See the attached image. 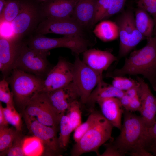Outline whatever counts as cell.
Instances as JSON below:
<instances>
[{"label": "cell", "instance_id": "6da1fadb", "mask_svg": "<svg viewBox=\"0 0 156 156\" xmlns=\"http://www.w3.org/2000/svg\"><path fill=\"white\" fill-rule=\"evenodd\" d=\"M124 119L119 135L110 143L121 156H152L145 149L148 128L141 116L124 109Z\"/></svg>", "mask_w": 156, "mask_h": 156}, {"label": "cell", "instance_id": "7a4b0ae2", "mask_svg": "<svg viewBox=\"0 0 156 156\" xmlns=\"http://www.w3.org/2000/svg\"><path fill=\"white\" fill-rule=\"evenodd\" d=\"M146 45L132 52L122 68L115 70L113 77L141 75L156 91V35L147 39Z\"/></svg>", "mask_w": 156, "mask_h": 156}, {"label": "cell", "instance_id": "3957f363", "mask_svg": "<svg viewBox=\"0 0 156 156\" xmlns=\"http://www.w3.org/2000/svg\"><path fill=\"white\" fill-rule=\"evenodd\" d=\"M6 79L10 85L14 102L23 111L28 103L41 91L43 79L14 68Z\"/></svg>", "mask_w": 156, "mask_h": 156}, {"label": "cell", "instance_id": "277c9868", "mask_svg": "<svg viewBox=\"0 0 156 156\" xmlns=\"http://www.w3.org/2000/svg\"><path fill=\"white\" fill-rule=\"evenodd\" d=\"M113 127L102 114L98 112L93 125L73 146L71 155L79 156L85 153L94 152L99 156L100 147L108 140H113L112 133Z\"/></svg>", "mask_w": 156, "mask_h": 156}, {"label": "cell", "instance_id": "5b68a950", "mask_svg": "<svg viewBox=\"0 0 156 156\" xmlns=\"http://www.w3.org/2000/svg\"><path fill=\"white\" fill-rule=\"evenodd\" d=\"M25 41L29 47L38 51H49L52 49L63 47L68 48L72 52L78 55L83 52L88 46L86 40L78 36L50 38L44 35L33 34Z\"/></svg>", "mask_w": 156, "mask_h": 156}, {"label": "cell", "instance_id": "8992f818", "mask_svg": "<svg viewBox=\"0 0 156 156\" xmlns=\"http://www.w3.org/2000/svg\"><path fill=\"white\" fill-rule=\"evenodd\" d=\"M49 54V51H41L30 48L24 40L14 68L44 79V77H46L52 68L51 67L47 58Z\"/></svg>", "mask_w": 156, "mask_h": 156}, {"label": "cell", "instance_id": "52a82bcc", "mask_svg": "<svg viewBox=\"0 0 156 156\" xmlns=\"http://www.w3.org/2000/svg\"><path fill=\"white\" fill-rule=\"evenodd\" d=\"M44 19L41 7H39L28 2L21 1L19 12L11 23L14 37L23 40L25 37L30 36Z\"/></svg>", "mask_w": 156, "mask_h": 156}, {"label": "cell", "instance_id": "ba28073f", "mask_svg": "<svg viewBox=\"0 0 156 156\" xmlns=\"http://www.w3.org/2000/svg\"><path fill=\"white\" fill-rule=\"evenodd\" d=\"M76 55L73 64V83L81 102L86 104L94 88L103 80L102 75L86 65Z\"/></svg>", "mask_w": 156, "mask_h": 156}, {"label": "cell", "instance_id": "9c48e42d", "mask_svg": "<svg viewBox=\"0 0 156 156\" xmlns=\"http://www.w3.org/2000/svg\"><path fill=\"white\" fill-rule=\"evenodd\" d=\"M119 29L120 57L126 56L145 38L138 29L135 16L131 9L123 12L116 22Z\"/></svg>", "mask_w": 156, "mask_h": 156}, {"label": "cell", "instance_id": "30bf717a", "mask_svg": "<svg viewBox=\"0 0 156 156\" xmlns=\"http://www.w3.org/2000/svg\"><path fill=\"white\" fill-rule=\"evenodd\" d=\"M23 112V114L34 117L42 124L52 127H57L62 115L57 112L42 92L31 99Z\"/></svg>", "mask_w": 156, "mask_h": 156}, {"label": "cell", "instance_id": "8fae6325", "mask_svg": "<svg viewBox=\"0 0 156 156\" xmlns=\"http://www.w3.org/2000/svg\"><path fill=\"white\" fill-rule=\"evenodd\" d=\"M89 30L72 17L57 19L45 18L39 24L34 34L54 33L87 38V32Z\"/></svg>", "mask_w": 156, "mask_h": 156}, {"label": "cell", "instance_id": "7c38bea8", "mask_svg": "<svg viewBox=\"0 0 156 156\" xmlns=\"http://www.w3.org/2000/svg\"><path fill=\"white\" fill-rule=\"evenodd\" d=\"M73 64L61 57L43 80L41 92H47L65 87L73 80Z\"/></svg>", "mask_w": 156, "mask_h": 156}, {"label": "cell", "instance_id": "4fadbf2b", "mask_svg": "<svg viewBox=\"0 0 156 156\" xmlns=\"http://www.w3.org/2000/svg\"><path fill=\"white\" fill-rule=\"evenodd\" d=\"M24 42L15 37H0V70L6 78L14 68Z\"/></svg>", "mask_w": 156, "mask_h": 156}, {"label": "cell", "instance_id": "5bb4252c", "mask_svg": "<svg viewBox=\"0 0 156 156\" xmlns=\"http://www.w3.org/2000/svg\"><path fill=\"white\" fill-rule=\"evenodd\" d=\"M23 117L27 128L34 136L39 139L51 153L57 152L60 148L57 136V127L46 125L34 117L23 114Z\"/></svg>", "mask_w": 156, "mask_h": 156}, {"label": "cell", "instance_id": "9a60e30c", "mask_svg": "<svg viewBox=\"0 0 156 156\" xmlns=\"http://www.w3.org/2000/svg\"><path fill=\"white\" fill-rule=\"evenodd\" d=\"M137 79L139 83L138 92L141 104L140 112L145 124L148 128L156 121V97L142 78L138 77Z\"/></svg>", "mask_w": 156, "mask_h": 156}, {"label": "cell", "instance_id": "2e32d148", "mask_svg": "<svg viewBox=\"0 0 156 156\" xmlns=\"http://www.w3.org/2000/svg\"><path fill=\"white\" fill-rule=\"evenodd\" d=\"M43 92L53 107L62 115L67 110L72 101L79 97L72 82L62 88Z\"/></svg>", "mask_w": 156, "mask_h": 156}, {"label": "cell", "instance_id": "e0dca14e", "mask_svg": "<svg viewBox=\"0 0 156 156\" xmlns=\"http://www.w3.org/2000/svg\"><path fill=\"white\" fill-rule=\"evenodd\" d=\"M79 0H48L41 6L45 19H57L71 17Z\"/></svg>", "mask_w": 156, "mask_h": 156}, {"label": "cell", "instance_id": "ac0fdd59", "mask_svg": "<svg viewBox=\"0 0 156 156\" xmlns=\"http://www.w3.org/2000/svg\"><path fill=\"white\" fill-rule=\"evenodd\" d=\"M83 62L97 73L102 75L117 58L107 51L92 49H87L83 53Z\"/></svg>", "mask_w": 156, "mask_h": 156}, {"label": "cell", "instance_id": "d6986e66", "mask_svg": "<svg viewBox=\"0 0 156 156\" xmlns=\"http://www.w3.org/2000/svg\"><path fill=\"white\" fill-rule=\"evenodd\" d=\"M96 102L99 105L103 116L114 126L119 129L122 124L121 118L124 109L119 98L115 97L100 99Z\"/></svg>", "mask_w": 156, "mask_h": 156}, {"label": "cell", "instance_id": "ffe728a7", "mask_svg": "<svg viewBox=\"0 0 156 156\" xmlns=\"http://www.w3.org/2000/svg\"><path fill=\"white\" fill-rule=\"evenodd\" d=\"M98 0H79L71 17L89 30L94 25L96 5Z\"/></svg>", "mask_w": 156, "mask_h": 156}, {"label": "cell", "instance_id": "44dd1931", "mask_svg": "<svg viewBox=\"0 0 156 156\" xmlns=\"http://www.w3.org/2000/svg\"><path fill=\"white\" fill-rule=\"evenodd\" d=\"M125 93V91L120 90L112 85H107L102 80L92 92L86 103L94 105L98 99L111 97L120 98Z\"/></svg>", "mask_w": 156, "mask_h": 156}, {"label": "cell", "instance_id": "7402d4cb", "mask_svg": "<svg viewBox=\"0 0 156 156\" xmlns=\"http://www.w3.org/2000/svg\"><path fill=\"white\" fill-rule=\"evenodd\" d=\"M135 12V22L138 31L146 39L153 36L155 24L153 18L146 10L139 7H138Z\"/></svg>", "mask_w": 156, "mask_h": 156}, {"label": "cell", "instance_id": "603a6c76", "mask_svg": "<svg viewBox=\"0 0 156 156\" xmlns=\"http://www.w3.org/2000/svg\"><path fill=\"white\" fill-rule=\"evenodd\" d=\"M93 32L98 38L105 42L114 40L119 37L117 24L109 20H103L96 25Z\"/></svg>", "mask_w": 156, "mask_h": 156}, {"label": "cell", "instance_id": "cb8c5ba5", "mask_svg": "<svg viewBox=\"0 0 156 156\" xmlns=\"http://www.w3.org/2000/svg\"><path fill=\"white\" fill-rule=\"evenodd\" d=\"M44 145L39 139L35 136L24 138L23 149L25 156L41 155L44 151Z\"/></svg>", "mask_w": 156, "mask_h": 156}, {"label": "cell", "instance_id": "d4e9b609", "mask_svg": "<svg viewBox=\"0 0 156 156\" xmlns=\"http://www.w3.org/2000/svg\"><path fill=\"white\" fill-rule=\"evenodd\" d=\"M60 133L58 142L60 148H65L68 146L71 133L73 131L70 120L67 115L63 114L60 122Z\"/></svg>", "mask_w": 156, "mask_h": 156}, {"label": "cell", "instance_id": "484cf974", "mask_svg": "<svg viewBox=\"0 0 156 156\" xmlns=\"http://www.w3.org/2000/svg\"><path fill=\"white\" fill-rule=\"evenodd\" d=\"M21 1L7 0L6 5L0 14V23L11 22L18 14L20 9Z\"/></svg>", "mask_w": 156, "mask_h": 156}, {"label": "cell", "instance_id": "4316f807", "mask_svg": "<svg viewBox=\"0 0 156 156\" xmlns=\"http://www.w3.org/2000/svg\"><path fill=\"white\" fill-rule=\"evenodd\" d=\"M18 131L7 126H0V151L3 152L11 146Z\"/></svg>", "mask_w": 156, "mask_h": 156}, {"label": "cell", "instance_id": "83f0119b", "mask_svg": "<svg viewBox=\"0 0 156 156\" xmlns=\"http://www.w3.org/2000/svg\"><path fill=\"white\" fill-rule=\"evenodd\" d=\"M81 103L77 100L72 101L67 109V115L68 117L73 131L81 123Z\"/></svg>", "mask_w": 156, "mask_h": 156}, {"label": "cell", "instance_id": "f1b7e54d", "mask_svg": "<svg viewBox=\"0 0 156 156\" xmlns=\"http://www.w3.org/2000/svg\"><path fill=\"white\" fill-rule=\"evenodd\" d=\"M98 113L97 112L92 113L85 122L81 123L75 129L73 138L75 143L79 141L91 127L95 121Z\"/></svg>", "mask_w": 156, "mask_h": 156}, {"label": "cell", "instance_id": "f546056e", "mask_svg": "<svg viewBox=\"0 0 156 156\" xmlns=\"http://www.w3.org/2000/svg\"><path fill=\"white\" fill-rule=\"evenodd\" d=\"M3 110L8 123L14 127L17 131H21L22 126L21 117L15 108L6 106L3 108Z\"/></svg>", "mask_w": 156, "mask_h": 156}, {"label": "cell", "instance_id": "4dcf8cb0", "mask_svg": "<svg viewBox=\"0 0 156 156\" xmlns=\"http://www.w3.org/2000/svg\"><path fill=\"white\" fill-rule=\"evenodd\" d=\"M113 78L112 85L117 89L124 91L125 92L139 85V83L137 80L130 78L119 76H115Z\"/></svg>", "mask_w": 156, "mask_h": 156}, {"label": "cell", "instance_id": "1f68e13d", "mask_svg": "<svg viewBox=\"0 0 156 156\" xmlns=\"http://www.w3.org/2000/svg\"><path fill=\"white\" fill-rule=\"evenodd\" d=\"M9 84L6 78H4L0 82V101L6 105V106L14 107L13 94L9 87Z\"/></svg>", "mask_w": 156, "mask_h": 156}, {"label": "cell", "instance_id": "d6a6232c", "mask_svg": "<svg viewBox=\"0 0 156 156\" xmlns=\"http://www.w3.org/2000/svg\"><path fill=\"white\" fill-rule=\"evenodd\" d=\"M18 131L10 147L6 151L3 152L8 156H24L25 155L23 149L24 138Z\"/></svg>", "mask_w": 156, "mask_h": 156}, {"label": "cell", "instance_id": "836d02e7", "mask_svg": "<svg viewBox=\"0 0 156 156\" xmlns=\"http://www.w3.org/2000/svg\"><path fill=\"white\" fill-rule=\"evenodd\" d=\"M138 7L144 10L151 15L154 22L153 36L156 35V0H138Z\"/></svg>", "mask_w": 156, "mask_h": 156}, {"label": "cell", "instance_id": "e575fe53", "mask_svg": "<svg viewBox=\"0 0 156 156\" xmlns=\"http://www.w3.org/2000/svg\"><path fill=\"white\" fill-rule=\"evenodd\" d=\"M112 0H98L95 7L94 25L102 19L109 10Z\"/></svg>", "mask_w": 156, "mask_h": 156}, {"label": "cell", "instance_id": "d590c367", "mask_svg": "<svg viewBox=\"0 0 156 156\" xmlns=\"http://www.w3.org/2000/svg\"><path fill=\"white\" fill-rule=\"evenodd\" d=\"M127 0H112L109 8L103 17L102 20H106L121 11Z\"/></svg>", "mask_w": 156, "mask_h": 156}, {"label": "cell", "instance_id": "8d00e7d4", "mask_svg": "<svg viewBox=\"0 0 156 156\" xmlns=\"http://www.w3.org/2000/svg\"><path fill=\"white\" fill-rule=\"evenodd\" d=\"M155 147H156V120L154 125L148 129L145 148L147 151L149 148Z\"/></svg>", "mask_w": 156, "mask_h": 156}, {"label": "cell", "instance_id": "74e56055", "mask_svg": "<svg viewBox=\"0 0 156 156\" xmlns=\"http://www.w3.org/2000/svg\"><path fill=\"white\" fill-rule=\"evenodd\" d=\"M141 107V102L138 95L131 98V101L128 107L125 110L132 112L137 111L140 112Z\"/></svg>", "mask_w": 156, "mask_h": 156}, {"label": "cell", "instance_id": "f35d334b", "mask_svg": "<svg viewBox=\"0 0 156 156\" xmlns=\"http://www.w3.org/2000/svg\"><path fill=\"white\" fill-rule=\"evenodd\" d=\"M105 145V151L99 156H121L118 150L110 142Z\"/></svg>", "mask_w": 156, "mask_h": 156}, {"label": "cell", "instance_id": "ab89813d", "mask_svg": "<svg viewBox=\"0 0 156 156\" xmlns=\"http://www.w3.org/2000/svg\"><path fill=\"white\" fill-rule=\"evenodd\" d=\"M119 99L122 106L125 109H126L130 103L131 98L125 93L123 96Z\"/></svg>", "mask_w": 156, "mask_h": 156}, {"label": "cell", "instance_id": "60d3db41", "mask_svg": "<svg viewBox=\"0 0 156 156\" xmlns=\"http://www.w3.org/2000/svg\"><path fill=\"white\" fill-rule=\"evenodd\" d=\"M3 107L0 102V126H8V124L5 119L4 115Z\"/></svg>", "mask_w": 156, "mask_h": 156}, {"label": "cell", "instance_id": "b9f144b4", "mask_svg": "<svg viewBox=\"0 0 156 156\" xmlns=\"http://www.w3.org/2000/svg\"><path fill=\"white\" fill-rule=\"evenodd\" d=\"M138 86L132 88L125 91V94L128 95L131 98H133L138 95Z\"/></svg>", "mask_w": 156, "mask_h": 156}, {"label": "cell", "instance_id": "7bdbcfd3", "mask_svg": "<svg viewBox=\"0 0 156 156\" xmlns=\"http://www.w3.org/2000/svg\"><path fill=\"white\" fill-rule=\"evenodd\" d=\"M7 0H0V14H1L6 5Z\"/></svg>", "mask_w": 156, "mask_h": 156}, {"label": "cell", "instance_id": "ee69618b", "mask_svg": "<svg viewBox=\"0 0 156 156\" xmlns=\"http://www.w3.org/2000/svg\"><path fill=\"white\" fill-rule=\"evenodd\" d=\"M147 151L151 153H153V155H156V147L151 148L147 150Z\"/></svg>", "mask_w": 156, "mask_h": 156}, {"label": "cell", "instance_id": "f6af8a7d", "mask_svg": "<svg viewBox=\"0 0 156 156\" xmlns=\"http://www.w3.org/2000/svg\"><path fill=\"white\" fill-rule=\"evenodd\" d=\"M40 0L42 1H47V0Z\"/></svg>", "mask_w": 156, "mask_h": 156}, {"label": "cell", "instance_id": "bcb514c9", "mask_svg": "<svg viewBox=\"0 0 156 156\" xmlns=\"http://www.w3.org/2000/svg\"><path fill=\"white\" fill-rule=\"evenodd\" d=\"M155 120H156V117H155Z\"/></svg>", "mask_w": 156, "mask_h": 156}]
</instances>
